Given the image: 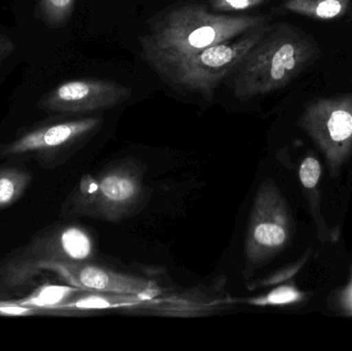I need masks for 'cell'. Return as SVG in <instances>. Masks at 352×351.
<instances>
[{"label":"cell","mask_w":352,"mask_h":351,"mask_svg":"<svg viewBox=\"0 0 352 351\" xmlns=\"http://www.w3.org/2000/svg\"><path fill=\"white\" fill-rule=\"evenodd\" d=\"M351 6L352 0H285L276 10L314 20L332 21L344 18Z\"/></svg>","instance_id":"obj_10"},{"label":"cell","mask_w":352,"mask_h":351,"mask_svg":"<svg viewBox=\"0 0 352 351\" xmlns=\"http://www.w3.org/2000/svg\"><path fill=\"white\" fill-rule=\"evenodd\" d=\"M138 191V185L135 179L129 175L113 173L105 175L96 185L93 200L98 197L99 200L105 203L124 204L133 199Z\"/></svg>","instance_id":"obj_11"},{"label":"cell","mask_w":352,"mask_h":351,"mask_svg":"<svg viewBox=\"0 0 352 351\" xmlns=\"http://www.w3.org/2000/svg\"><path fill=\"white\" fill-rule=\"evenodd\" d=\"M32 174L23 167L0 168V210L16 203L28 189Z\"/></svg>","instance_id":"obj_13"},{"label":"cell","mask_w":352,"mask_h":351,"mask_svg":"<svg viewBox=\"0 0 352 351\" xmlns=\"http://www.w3.org/2000/svg\"><path fill=\"white\" fill-rule=\"evenodd\" d=\"M266 2L267 0H210L209 4L214 12H231L254 10Z\"/></svg>","instance_id":"obj_15"},{"label":"cell","mask_w":352,"mask_h":351,"mask_svg":"<svg viewBox=\"0 0 352 351\" xmlns=\"http://www.w3.org/2000/svg\"><path fill=\"white\" fill-rule=\"evenodd\" d=\"M320 163L314 158H307L302 163L301 168H300V179L304 187L311 189L316 185L320 181Z\"/></svg>","instance_id":"obj_18"},{"label":"cell","mask_w":352,"mask_h":351,"mask_svg":"<svg viewBox=\"0 0 352 351\" xmlns=\"http://www.w3.org/2000/svg\"><path fill=\"white\" fill-rule=\"evenodd\" d=\"M131 89L111 80H69L56 87L41 98V109L59 113H85L111 109L128 101Z\"/></svg>","instance_id":"obj_5"},{"label":"cell","mask_w":352,"mask_h":351,"mask_svg":"<svg viewBox=\"0 0 352 351\" xmlns=\"http://www.w3.org/2000/svg\"><path fill=\"white\" fill-rule=\"evenodd\" d=\"M76 0H39L41 16L52 28L63 26L72 10Z\"/></svg>","instance_id":"obj_14"},{"label":"cell","mask_w":352,"mask_h":351,"mask_svg":"<svg viewBox=\"0 0 352 351\" xmlns=\"http://www.w3.org/2000/svg\"><path fill=\"white\" fill-rule=\"evenodd\" d=\"M275 214L269 194L261 192L256 197L248 227L245 253L248 261L256 262L287 240V231Z\"/></svg>","instance_id":"obj_8"},{"label":"cell","mask_w":352,"mask_h":351,"mask_svg":"<svg viewBox=\"0 0 352 351\" xmlns=\"http://www.w3.org/2000/svg\"><path fill=\"white\" fill-rule=\"evenodd\" d=\"M45 315L43 309L21 305L12 301H0V317H33Z\"/></svg>","instance_id":"obj_17"},{"label":"cell","mask_w":352,"mask_h":351,"mask_svg":"<svg viewBox=\"0 0 352 351\" xmlns=\"http://www.w3.org/2000/svg\"><path fill=\"white\" fill-rule=\"evenodd\" d=\"M299 299V293L291 286H281L272 291L265 298L258 299L254 301L256 305H283L295 302Z\"/></svg>","instance_id":"obj_16"},{"label":"cell","mask_w":352,"mask_h":351,"mask_svg":"<svg viewBox=\"0 0 352 351\" xmlns=\"http://www.w3.org/2000/svg\"><path fill=\"white\" fill-rule=\"evenodd\" d=\"M61 280L82 291L113 294H144L151 288L144 280L116 273L87 263L66 266L57 274Z\"/></svg>","instance_id":"obj_9"},{"label":"cell","mask_w":352,"mask_h":351,"mask_svg":"<svg viewBox=\"0 0 352 351\" xmlns=\"http://www.w3.org/2000/svg\"><path fill=\"white\" fill-rule=\"evenodd\" d=\"M92 256L93 241L86 230L74 225L50 227L0 262V286L29 288L45 272L58 274L66 266L87 263Z\"/></svg>","instance_id":"obj_3"},{"label":"cell","mask_w":352,"mask_h":351,"mask_svg":"<svg viewBox=\"0 0 352 351\" xmlns=\"http://www.w3.org/2000/svg\"><path fill=\"white\" fill-rule=\"evenodd\" d=\"M82 292L80 288L72 286H60V284H43L35 288L30 295L25 298L14 300V302L26 306L43 309L47 315L51 309L67 301L72 297Z\"/></svg>","instance_id":"obj_12"},{"label":"cell","mask_w":352,"mask_h":351,"mask_svg":"<svg viewBox=\"0 0 352 351\" xmlns=\"http://www.w3.org/2000/svg\"><path fill=\"white\" fill-rule=\"evenodd\" d=\"M99 124L100 120L96 117H86L39 126L0 146V159L29 155L41 162L49 161L60 150L88 135Z\"/></svg>","instance_id":"obj_6"},{"label":"cell","mask_w":352,"mask_h":351,"mask_svg":"<svg viewBox=\"0 0 352 351\" xmlns=\"http://www.w3.org/2000/svg\"><path fill=\"white\" fill-rule=\"evenodd\" d=\"M351 305H352V291H351Z\"/></svg>","instance_id":"obj_19"},{"label":"cell","mask_w":352,"mask_h":351,"mask_svg":"<svg viewBox=\"0 0 352 351\" xmlns=\"http://www.w3.org/2000/svg\"><path fill=\"white\" fill-rule=\"evenodd\" d=\"M303 125L326 144H347L352 140V93L322 97L308 103Z\"/></svg>","instance_id":"obj_7"},{"label":"cell","mask_w":352,"mask_h":351,"mask_svg":"<svg viewBox=\"0 0 352 351\" xmlns=\"http://www.w3.org/2000/svg\"><path fill=\"white\" fill-rule=\"evenodd\" d=\"M270 14H213L201 4L176 6L155 19L142 38L144 59L161 72L171 64L221 41L269 24Z\"/></svg>","instance_id":"obj_1"},{"label":"cell","mask_w":352,"mask_h":351,"mask_svg":"<svg viewBox=\"0 0 352 351\" xmlns=\"http://www.w3.org/2000/svg\"><path fill=\"white\" fill-rule=\"evenodd\" d=\"M320 54L314 37L302 29L287 23L270 25L232 72L234 96L246 101L283 89L314 64Z\"/></svg>","instance_id":"obj_2"},{"label":"cell","mask_w":352,"mask_h":351,"mask_svg":"<svg viewBox=\"0 0 352 351\" xmlns=\"http://www.w3.org/2000/svg\"><path fill=\"white\" fill-rule=\"evenodd\" d=\"M270 24L248 31L239 38L221 41L159 72L170 84L210 99L226 76L231 74L246 54L264 36Z\"/></svg>","instance_id":"obj_4"}]
</instances>
